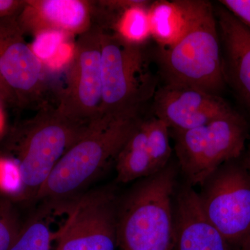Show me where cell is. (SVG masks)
Wrapping results in <instances>:
<instances>
[{
  "label": "cell",
  "instance_id": "cell-1",
  "mask_svg": "<svg viewBox=\"0 0 250 250\" xmlns=\"http://www.w3.org/2000/svg\"><path fill=\"white\" fill-rule=\"evenodd\" d=\"M142 121L138 113L97 120L62 156L38 194L35 203L57 214L84 193L118 153Z\"/></svg>",
  "mask_w": 250,
  "mask_h": 250
},
{
  "label": "cell",
  "instance_id": "cell-2",
  "mask_svg": "<svg viewBox=\"0 0 250 250\" xmlns=\"http://www.w3.org/2000/svg\"><path fill=\"white\" fill-rule=\"evenodd\" d=\"M181 2L185 29L173 45L160 49L161 71L166 83L192 85L218 95L226 82L215 9L205 0Z\"/></svg>",
  "mask_w": 250,
  "mask_h": 250
},
{
  "label": "cell",
  "instance_id": "cell-3",
  "mask_svg": "<svg viewBox=\"0 0 250 250\" xmlns=\"http://www.w3.org/2000/svg\"><path fill=\"white\" fill-rule=\"evenodd\" d=\"M90 124L72 121L57 108L44 107L12 131L8 156L19 167L21 192L18 203H35L54 167Z\"/></svg>",
  "mask_w": 250,
  "mask_h": 250
},
{
  "label": "cell",
  "instance_id": "cell-4",
  "mask_svg": "<svg viewBox=\"0 0 250 250\" xmlns=\"http://www.w3.org/2000/svg\"><path fill=\"white\" fill-rule=\"evenodd\" d=\"M175 176L174 167L166 166L120 198L118 250H172Z\"/></svg>",
  "mask_w": 250,
  "mask_h": 250
},
{
  "label": "cell",
  "instance_id": "cell-5",
  "mask_svg": "<svg viewBox=\"0 0 250 250\" xmlns=\"http://www.w3.org/2000/svg\"><path fill=\"white\" fill-rule=\"evenodd\" d=\"M103 100L100 118L138 113L156 93V82L142 46L104 27L101 36Z\"/></svg>",
  "mask_w": 250,
  "mask_h": 250
},
{
  "label": "cell",
  "instance_id": "cell-6",
  "mask_svg": "<svg viewBox=\"0 0 250 250\" xmlns=\"http://www.w3.org/2000/svg\"><path fill=\"white\" fill-rule=\"evenodd\" d=\"M173 131L179 166L191 187L203 185L222 166L238 159L248 136L246 122L234 110L203 126Z\"/></svg>",
  "mask_w": 250,
  "mask_h": 250
},
{
  "label": "cell",
  "instance_id": "cell-7",
  "mask_svg": "<svg viewBox=\"0 0 250 250\" xmlns=\"http://www.w3.org/2000/svg\"><path fill=\"white\" fill-rule=\"evenodd\" d=\"M120 197L113 187L85 192L65 206V224L57 231L55 250H118Z\"/></svg>",
  "mask_w": 250,
  "mask_h": 250
},
{
  "label": "cell",
  "instance_id": "cell-8",
  "mask_svg": "<svg viewBox=\"0 0 250 250\" xmlns=\"http://www.w3.org/2000/svg\"><path fill=\"white\" fill-rule=\"evenodd\" d=\"M104 27L93 26L78 36L66 71L57 108L72 121L90 124L100 119L103 100L101 36Z\"/></svg>",
  "mask_w": 250,
  "mask_h": 250
},
{
  "label": "cell",
  "instance_id": "cell-9",
  "mask_svg": "<svg viewBox=\"0 0 250 250\" xmlns=\"http://www.w3.org/2000/svg\"><path fill=\"white\" fill-rule=\"evenodd\" d=\"M198 194L208 220L232 248L250 233V173L241 164L222 166Z\"/></svg>",
  "mask_w": 250,
  "mask_h": 250
},
{
  "label": "cell",
  "instance_id": "cell-10",
  "mask_svg": "<svg viewBox=\"0 0 250 250\" xmlns=\"http://www.w3.org/2000/svg\"><path fill=\"white\" fill-rule=\"evenodd\" d=\"M24 36L17 15L0 19V76L20 105L39 101L45 88V65Z\"/></svg>",
  "mask_w": 250,
  "mask_h": 250
},
{
  "label": "cell",
  "instance_id": "cell-11",
  "mask_svg": "<svg viewBox=\"0 0 250 250\" xmlns=\"http://www.w3.org/2000/svg\"><path fill=\"white\" fill-rule=\"evenodd\" d=\"M154 97L156 118L173 131L203 126L233 110L219 95L192 85L166 83Z\"/></svg>",
  "mask_w": 250,
  "mask_h": 250
},
{
  "label": "cell",
  "instance_id": "cell-12",
  "mask_svg": "<svg viewBox=\"0 0 250 250\" xmlns=\"http://www.w3.org/2000/svg\"><path fill=\"white\" fill-rule=\"evenodd\" d=\"M93 4L85 0H24L18 22L24 34L80 36L93 26Z\"/></svg>",
  "mask_w": 250,
  "mask_h": 250
},
{
  "label": "cell",
  "instance_id": "cell-13",
  "mask_svg": "<svg viewBox=\"0 0 250 250\" xmlns=\"http://www.w3.org/2000/svg\"><path fill=\"white\" fill-rule=\"evenodd\" d=\"M172 250H231L202 210L198 193L187 184L179 190L174 208Z\"/></svg>",
  "mask_w": 250,
  "mask_h": 250
},
{
  "label": "cell",
  "instance_id": "cell-14",
  "mask_svg": "<svg viewBox=\"0 0 250 250\" xmlns=\"http://www.w3.org/2000/svg\"><path fill=\"white\" fill-rule=\"evenodd\" d=\"M225 82L250 108V27L225 7L215 9Z\"/></svg>",
  "mask_w": 250,
  "mask_h": 250
},
{
  "label": "cell",
  "instance_id": "cell-15",
  "mask_svg": "<svg viewBox=\"0 0 250 250\" xmlns=\"http://www.w3.org/2000/svg\"><path fill=\"white\" fill-rule=\"evenodd\" d=\"M117 182L127 184L156 173L148 152L146 122L135 129L116 158Z\"/></svg>",
  "mask_w": 250,
  "mask_h": 250
},
{
  "label": "cell",
  "instance_id": "cell-16",
  "mask_svg": "<svg viewBox=\"0 0 250 250\" xmlns=\"http://www.w3.org/2000/svg\"><path fill=\"white\" fill-rule=\"evenodd\" d=\"M151 36L160 49L171 47L179 40L186 26L181 0H160L151 3L148 9Z\"/></svg>",
  "mask_w": 250,
  "mask_h": 250
},
{
  "label": "cell",
  "instance_id": "cell-17",
  "mask_svg": "<svg viewBox=\"0 0 250 250\" xmlns=\"http://www.w3.org/2000/svg\"><path fill=\"white\" fill-rule=\"evenodd\" d=\"M53 209L40 204L27 220L22 222L16 240L9 250H51L57 240V231L52 229Z\"/></svg>",
  "mask_w": 250,
  "mask_h": 250
},
{
  "label": "cell",
  "instance_id": "cell-18",
  "mask_svg": "<svg viewBox=\"0 0 250 250\" xmlns=\"http://www.w3.org/2000/svg\"><path fill=\"white\" fill-rule=\"evenodd\" d=\"M150 1L132 0L129 6L113 13V32L133 45L142 46L152 37L148 9Z\"/></svg>",
  "mask_w": 250,
  "mask_h": 250
},
{
  "label": "cell",
  "instance_id": "cell-19",
  "mask_svg": "<svg viewBox=\"0 0 250 250\" xmlns=\"http://www.w3.org/2000/svg\"><path fill=\"white\" fill-rule=\"evenodd\" d=\"M146 122L148 152L156 172L165 168L170 159L172 149L169 127L158 118Z\"/></svg>",
  "mask_w": 250,
  "mask_h": 250
},
{
  "label": "cell",
  "instance_id": "cell-20",
  "mask_svg": "<svg viewBox=\"0 0 250 250\" xmlns=\"http://www.w3.org/2000/svg\"><path fill=\"white\" fill-rule=\"evenodd\" d=\"M22 224L16 204L0 195V250H10Z\"/></svg>",
  "mask_w": 250,
  "mask_h": 250
},
{
  "label": "cell",
  "instance_id": "cell-21",
  "mask_svg": "<svg viewBox=\"0 0 250 250\" xmlns=\"http://www.w3.org/2000/svg\"><path fill=\"white\" fill-rule=\"evenodd\" d=\"M21 192V176L17 163L10 156H0V195L17 204Z\"/></svg>",
  "mask_w": 250,
  "mask_h": 250
},
{
  "label": "cell",
  "instance_id": "cell-22",
  "mask_svg": "<svg viewBox=\"0 0 250 250\" xmlns=\"http://www.w3.org/2000/svg\"><path fill=\"white\" fill-rule=\"evenodd\" d=\"M219 2L250 27V0H223Z\"/></svg>",
  "mask_w": 250,
  "mask_h": 250
},
{
  "label": "cell",
  "instance_id": "cell-23",
  "mask_svg": "<svg viewBox=\"0 0 250 250\" xmlns=\"http://www.w3.org/2000/svg\"><path fill=\"white\" fill-rule=\"evenodd\" d=\"M24 0H0V19L19 14Z\"/></svg>",
  "mask_w": 250,
  "mask_h": 250
},
{
  "label": "cell",
  "instance_id": "cell-24",
  "mask_svg": "<svg viewBox=\"0 0 250 250\" xmlns=\"http://www.w3.org/2000/svg\"><path fill=\"white\" fill-rule=\"evenodd\" d=\"M0 101L2 103H16L14 93L0 76Z\"/></svg>",
  "mask_w": 250,
  "mask_h": 250
},
{
  "label": "cell",
  "instance_id": "cell-25",
  "mask_svg": "<svg viewBox=\"0 0 250 250\" xmlns=\"http://www.w3.org/2000/svg\"><path fill=\"white\" fill-rule=\"evenodd\" d=\"M2 103L0 101V136L3 134L6 126V118H5V113L3 109Z\"/></svg>",
  "mask_w": 250,
  "mask_h": 250
},
{
  "label": "cell",
  "instance_id": "cell-26",
  "mask_svg": "<svg viewBox=\"0 0 250 250\" xmlns=\"http://www.w3.org/2000/svg\"><path fill=\"white\" fill-rule=\"evenodd\" d=\"M236 250H250V233L237 247Z\"/></svg>",
  "mask_w": 250,
  "mask_h": 250
},
{
  "label": "cell",
  "instance_id": "cell-27",
  "mask_svg": "<svg viewBox=\"0 0 250 250\" xmlns=\"http://www.w3.org/2000/svg\"><path fill=\"white\" fill-rule=\"evenodd\" d=\"M243 165L246 167L247 170L249 171L250 173V147L248 153H247L246 157H245L244 161H243Z\"/></svg>",
  "mask_w": 250,
  "mask_h": 250
}]
</instances>
